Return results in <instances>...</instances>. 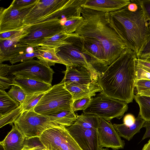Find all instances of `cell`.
I'll return each instance as SVG.
<instances>
[{
	"label": "cell",
	"instance_id": "4dcf8cb0",
	"mask_svg": "<svg viewBox=\"0 0 150 150\" xmlns=\"http://www.w3.org/2000/svg\"><path fill=\"white\" fill-rule=\"evenodd\" d=\"M40 55V54L37 48L35 50L30 52H25L21 54L9 61L10 63L13 64L16 63L24 62L33 59L35 57Z\"/></svg>",
	"mask_w": 150,
	"mask_h": 150
},
{
	"label": "cell",
	"instance_id": "30bf717a",
	"mask_svg": "<svg viewBox=\"0 0 150 150\" xmlns=\"http://www.w3.org/2000/svg\"><path fill=\"white\" fill-rule=\"evenodd\" d=\"M38 0L25 8H17L12 5L7 8H0V33L20 30L26 26L23 24L25 17L35 6Z\"/></svg>",
	"mask_w": 150,
	"mask_h": 150
},
{
	"label": "cell",
	"instance_id": "f907efd6",
	"mask_svg": "<svg viewBox=\"0 0 150 150\" xmlns=\"http://www.w3.org/2000/svg\"><path fill=\"white\" fill-rule=\"evenodd\" d=\"M22 150H30L24 149H23Z\"/></svg>",
	"mask_w": 150,
	"mask_h": 150
},
{
	"label": "cell",
	"instance_id": "f35d334b",
	"mask_svg": "<svg viewBox=\"0 0 150 150\" xmlns=\"http://www.w3.org/2000/svg\"><path fill=\"white\" fill-rule=\"evenodd\" d=\"M135 86L137 92L142 90L150 89V80H136Z\"/></svg>",
	"mask_w": 150,
	"mask_h": 150
},
{
	"label": "cell",
	"instance_id": "ba28073f",
	"mask_svg": "<svg viewBox=\"0 0 150 150\" xmlns=\"http://www.w3.org/2000/svg\"><path fill=\"white\" fill-rule=\"evenodd\" d=\"M54 73V71L50 67L44 65L38 60L32 59L10 66L8 75L52 84Z\"/></svg>",
	"mask_w": 150,
	"mask_h": 150
},
{
	"label": "cell",
	"instance_id": "603a6c76",
	"mask_svg": "<svg viewBox=\"0 0 150 150\" xmlns=\"http://www.w3.org/2000/svg\"><path fill=\"white\" fill-rule=\"evenodd\" d=\"M19 102L12 98L4 90H0V116L18 107Z\"/></svg>",
	"mask_w": 150,
	"mask_h": 150
},
{
	"label": "cell",
	"instance_id": "5b68a950",
	"mask_svg": "<svg viewBox=\"0 0 150 150\" xmlns=\"http://www.w3.org/2000/svg\"><path fill=\"white\" fill-rule=\"evenodd\" d=\"M73 103L72 96L62 80L45 93L34 110L43 115L56 114L64 111L73 110Z\"/></svg>",
	"mask_w": 150,
	"mask_h": 150
},
{
	"label": "cell",
	"instance_id": "bcb514c9",
	"mask_svg": "<svg viewBox=\"0 0 150 150\" xmlns=\"http://www.w3.org/2000/svg\"><path fill=\"white\" fill-rule=\"evenodd\" d=\"M142 150H150V139L148 142L144 145Z\"/></svg>",
	"mask_w": 150,
	"mask_h": 150
},
{
	"label": "cell",
	"instance_id": "ffe728a7",
	"mask_svg": "<svg viewBox=\"0 0 150 150\" xmlns=\"http://www.w3.org/2000/svg\"><path fill=\"white\" fill-rule=\"evenodd\" d=\"M145 122L138 114L136 118L135 123L132 126H128L124 123L120 124L115 123L113 125L119 136L129 141L135 134L140 132V129L143 127Z\"/></svg>",
	"mask_w": 150,
	"mask_h": 150
},
{
	"label": "cell",
	"instance_id": "4316f807",
	"mask_svg": "<svg viewBox=\"0 0 150 150\" xmlns=\"http://www.w3.org/2000/svg\"><path fill=\"white\" fill-rule=\"evenodd\" d=\"M82 39L84 47L97 59L107 67L108 66L105 62V54L101 47L94 41L85 40L82 38Z\"/></svg>",
	"mask_w": 150,
	"mask_h": 150
},
{
	"label": "cell",
	"instance_id": "836d02e7",
	"mask_svg": "<svg viewBox=\"0 0 150 150\" xmlns=\"http://www.w3.org/2000/svg\"><path fill=\"white\" fill-rule=\"evenodd\" d=\"M150 55V35L139 52L136 54L137 59H143Z\"/></svg>",
	"mask_w": 150,
	"mask_h": 150
},
{
	"label": "cell",
	"instance_id": "52a82bcc",
	"mask_svg": "<svg viewBox=\"0 0 150 150\" xmlns=\"http://www.w3.org/2000/svg\"><path fill=\"white\" fill-rule=\"evenodd\" d=\"M14 123L27 137H40L48 129L63 126L54 121L49 116L38 114L34 110L22 112Z\"/></svg>",
	"mask_w": 150,
	"mask_h": 150
},
{
	"label": "cell",
	"instance_id": "cb8c5ba5",
	"mask_svg": "<svg viewBox=\"0 0 150 150\" xmlns=\"http://www.w3.org/2000/svg\"><path fill=\"white\" fill-rule=\"evenodd\" d=\"M55 122L66 128L73 125L77 120V115L74 112L64 111L56 114L48 115Z\"/></svg>",
	"mask_w": 150,
	"mask_h": 150
},
{
	"label": "cell",
	"instance_id": "9c48e42d",
	"mask_svg": "<svg viewBox=\"0 0 150 150\" xmlns=\"http://www.w3.org/2000/svg\"><path fill=\"white\" fill-rule=\"evenodd\" d=\"M29 30L21 41L30 47L36 48L45 39L64 30L60 20L56 19L30 25Z\"/></svg>",
	"mask_w": 150,
	"mask_h": 150
},
{
	"label": "cell",
	"instance_id": "3957f363",
	"mask_svg": "<svg viewBox=\"0 0 150 150\" xmlns=\"http://www.w3.org/2000/svg\"><path fill=\"white\" fill-rule=\"evenodd\" d=\"M108 15L128 47L137 54L150 35V27L139 0H130L128 5Z\"/></svg>",
	"mask_w": 150,
	"mask_h": 150
},
{
	"label": "cell",
	"instance_id": "f546056e",
	"mask_svg": "<svg viewBox=\"0 0 150 150\" xmlns=\"http://www.w3.org/2000/svg\"><path fill=\"white\" fill-rule=\"evenodd\" d=\"M24 149L30 150H47L42 142L40 137H25L23 148Z\"/></svg>",
	"mask_w": 150,
	"mask_h": 150
},
{
	"label": "cell",
	"instance_id": "d590c367",
	"mask_svg": "<svg viewBox=\"0 0 150 150\" xmlns=\"http://www.w3.org/2000/svg\"><path fill=\"white\" fill-rule=\"evenodd\" d=\"M136 80H150V73L136 65Z\"/></svg>",
	"mask_w": 150,
	"mask_h": 150
},
{
	"label": "cell",
	"instance_id": "60d3db41",
	"mask_svg": "<svg viewBox=\"0 0 150 150\" xmlns=\"http://www.w3.org/2000/svg\"><path fill=\"white\" fill-rule=\"evenodd\" d=\"M23 29L0 33V40L8 39L13 38L20 32Z\"/></svg>",
	"mask_w": 150,
	"mask_h": 150
},
{
	"label": "cell",
	"instance_id": "f6af8a7d",
	"mask_svg": "<svg viewBox=\"0 0 150 150\" xmlns=\"http://www.w3.org/2000/svg\"><path fill=\"white\" fill-rule=\"evenodd\" d=\"M136 94H139L150 97V89L142 90L136 92Z\"/></svg>",
	"mask_w": 150,
	"mask_h": 150
},
{
	"label": "cell",
	"instance_id": "e575fe53",
	"mask_svg": "<svg viewBox=\"0 0 150 150\" xmlns=\"http://www.w3.org/2000/svg\"><path fill=\"white\" fill-rule=\"evenodd\" d=\"M139 1L150 27V0H139Z\"/></svg>",
	"mask_w": 150,
	"mask_h": 150
},
{
	"label": "cell",
	"instance_id": "b9f144b4",
	"mask_svg": "<svg viewBox=\"0 0 150 150\" xmlns=\"http://www.w3.org/2000/svg\"><path fill=\"white\" fill-rule=\"evenodd\" d=\"M10 66L7 64H0V77H7L10 70Z\"/></svg>",
	"mask_w": 150,
	"mask_h": 150
},
{
	"label": "cell",
	"instance_id": "1f68e13d",
	"mask_svg": "<svg viewBox=\"0 0 150 150\" xmlns=\"http://www.w3.org/2000/svg\"><path fill=\"white\" fill-rule=\"evenodd\" d=\"M8 93L13 99L19 102L20 105L23 103L26 96L23 90L16 85L12 86Z\"/></svg>",
	"mask_w": 150,
	"mask_h": 150
},
{
	"label": "cell",
	"instance_id": "f1b7e54d",
	"mask_svg": "<svg viewBox=\"0 0 150 150\" xmlns=\"http://www.w3.org/2000/svg\"><path fill=\"white\" fill-rule=\"evenodd\" d=\"M23 111L21 105L6 114L0 116V127L5 125L14 123L20 116Z\"/></svg>",
	"mask_w": 150,
	"mask_h": 150
},
{
	"label": "cell",
	"instance_id": "8d00e7d4",
	"mask_svg": "<svg viewBox=\"0 0 150 150\" xmlns=\"http://www.w3.org/2000/svg\"><path fill=\"white\" fill-rule=\"evenodd\" d=\"M38 0H14L11 4L17 8H22L30 6L36 2Z\"/></svg>",
	"mask_w": 150,
	"mask_h": 150
},
{
	"label": "cell",
	"instance_id": "277c9868",
	"mask_svg": "<svg viewBox=\"0 0 150 150\" xmlns=\"http://www.w3.org/2000/svg\"><path fill=\"white\" fill-rule=\"evenodd\" d=\"M70 44L58 48L57 54L66 66L84 67L98 77L97 66L106 68L83 46L82 38L76 34L67 38Z\"/></svg>",
	"mask_w": 150,
	"mask_h": 150
},
{
	"label": "cell",
	"instance_id": "74e56055",
	"mask_svg": "<svg viewBox=\"0 0 150 150\" xmlns=\"http://www.w3.org/2000/svg\"><path fill=\"white\" fill-rule=\"evenodd\" d=\"M13 77H0V90H4L13 86Z\"/></svg>",
	"mask_w": 150,
	"mask_h": 150
},
{
	"label": "cell",
	"instance_id": "c3c4849f",
	"mask_svg": "<svg viewBox=\"0 0 150 150\" xmlns=\"http://www.w3.org/2000/svg\"><path fill=\"white\" fill-rule=\"evenodd\" d=\"M99 150H110L107 149V148H100L99 149Z\"/></svg>",
	"mask_w": 150,
	"mask_h": 150
},
{
	"label": "cell",
	"instance_id": "8992f818",
	"mask_svg": "<svg viewBox=\"0 0 150 150\" xmlns=\"http://www.w3.org/2000/svg\"><path fill=\"white\" fill-rule=\"evenodd\" d=\"M128 109L126 102L109 97L100 92L92 98L83 113L96 115L107 121L114 118L120 119Z\"/></svg>",
	"mask_w": 150,
	"mask_h": 150
},
{
	"label": "cell",
	"instance_id": "8fae6325",
	"mask_svg": "<svg viewBox=\"0 0 150 150\" xmlns=\"http://www.w3.org/2000/svg\"><path fill=\"white\" fill-rule=\"evenodd\" d=\"M73 0H38L34 8L25 17L23 24L33 25L65 7Z\"/></svg>",
	"mask_w": 150,
	"mask_h": 150
},
{
	"label": "cell",
	"instance_id": "83f0119b",
	"mask_svg": "<svg viewBox=\"0 0 150 150\" xmlns=\"http://www.w3.org/2000/svg\"><path fill=\"white\" fill-rule=\"evenodd\" d=\"M45 92H40L31 95H26L24 102L21 105L23 109L22 112L34 110Z\"/></svg>",
	"mask_w": 150,
	"mask_h": 150
},
{
	"label": "cell",
	"instance_id": "ac0fdd59",
	"mask_svg": "<svg viewBox=\"0 0 150 150\" xmlns=\"http://www.w3.org/2000/svg\"><path fill=\"white\" fill-rule=\"evenodd\" d=\"M65 86L71 94L73 102L78 99L95 96L97 92H101L97 81L87 84L75 86L65 84Z\"/></svg>",
	"mask_w": 150,
	"mask_h": 150
},
{
	"label": "cell",
	"instance_id": "9a60e30c",
	"mask_svg": "<svg viewBox=\"0 0 150 150\" xmlns=\"http://www.w3.org/2000/svg\"><path fill=\"white\" fill-rule=\"evenodd\" d=\"M63 72L62 81L65 84L78 86L89 84L97 81L98 77L87 68L81 66L66 65Z\"/></svg>",
	"mask_w": 150,
	"mask_h": 150
},
{
	"label": "cell",
	"instance_id": "5bb4252c",
	"mask_svg": "<svg viewBox=\"0 0 150 150\" xmlns=\"http://www.w3.org/2000/svg\"><path fill=\"white\" fill-rule=\"evenodd\" d=\"M66 128L82 150H99L97 129H85L74 123Z\"/></svg>",
	"mask_w": 150,
	"mask_h": 150
},
{
	"label": "cell",
	"instance_id": "4fadbf2b",
	"mask_svg": "<svg viewBox=\"0 0 150 150\" xmlns=\"http://www.w3.org/2000/svg\"><path fill=\"white\" fill-rule=\"evenodd\" d=\"M97 132L100 149L105 147L118 150L124 148L125 141L121 139L111 122L99 117Z\"/></svg>",
	"mask_w": 150,
	"mask_h": 150
},
{
	"label": "cell",
	"instance_id": "484cf974",
	"mask_svg": "<svg viewBox=\"0 0 150 150\" xmlns=\"http://www.w3.org/2000/svg\"><path fill=\"white\" fill-rule=\"evenodd\" d=\"M134 99L139 107V114L145 121H150V97L136 94Z\"/></svg>",
	"mask_w": 150,
	"mask_h": 150
},
{
	"label": "cell",
	"instance_id": "ee69618b",
	"mask_svg": "<svg viewBox=\"0 0 150 150\" xmlns=\"http://www.w3.org/2000/svg\"><path fill=\"white\" fill-rule=\"evenodd\" d=\"M143 127H145L146 130L142 141L147 138L150 137V121H145L143 124Z\"/></svg>",
	"mask_w": 150,
	"mask_h": 150
},
{
	"label": "cell",
	"instance_id": "7402d4cb",
	"mask_svg": "<svg viewBox=\"0 0 150 150\" xmlns=\"http://www.w3.org/2000/svg\"><path fill=\"white\" fill-rule=\"evenodd\" d=\"M74 33L68 34L62 30L50 38H47L39 45V46L52 48H57L69 44L70 42L66 40L67 38L76 35Z\"/></svg>",
	"mask_w": 150,
	"mask_h": 150
},
{
	"label": "cell",
	"instance_id": "6da1fadb",
	"mask_svg": "<svg viewBox=\"0 0 150 150\" xmlns=\"http://www.w3.org/2000/svg\"><path fill=\"white\" fill-rule=\"evenodd\" d=\"M83 19L75 33L83 40L94 41L100 45L108 66L129 48L109 19L108 13L81 7Z\"/></svg>",
	"mask_w": 150,
	"mask_h": 150
},
{
	"label": "cell",
	"instance_id": "ab89813d",
	"mask_svg": "<svg viewBox=\"0 0 150 150\" xmlns=\"http://www.w3.org/2000/svg\"><path fill=\"white\" fill-rule=\"evenodd\" d=\"M136 65L150 73V61L142 59H137L136 60Z\"/></svg>",
	"mask_w": 150,
	"mask_h": 150
},
{
	"label": "cell",
	"instance_id": "7dc6e473",
	"mask_svg": "<svg viewBox=\"0 0 150 150\" xmlns=\"http://www.w3.org/2000/svg\"><path fill=\"white\" fill-rule=\"evenodd\" d=\"M142 59H143L148 61H150V55H149L147 57Z\"/></svg>",
	"mask_w": 150,
	"mask_h": 150
},
{
	"label": "cell",
	"instance_id": "44dd1931",
	"mask_svg": "<svg viewBox=\"0 0 150 150\" xmlns=\"http://www.w3.org/2000/svg\"><path fill=\"white\" fill-rule=\"evenodd\" d=\"M36 48L40 54L37 58L44 65L49 68L54 65L56 63L62 64L66 66L65 63L57 54L58 48H52L41 46Z\"/></svg>",
	"mask_w": 150,
	"mask_h": 150
},
{
	"label": "cell",
	"instance_id": "d6a6232c",
	"mask_svg": "<svg viewBox=\"0 0 150 150\" xmlns=\"http://www.w3.org/2000/svg\"><path fill=\"white\" fill-rule=\"evenodd\" d=\"M92 98L86 97L77 99L73 102L72 109L74 112L79 110H83L90 103Z\"/></svg>",
	"mask_w": 150,
	"mask_h": 150
},
{
	"label": "cell",
	"instance_id": "7bdbcfd3",
	"mask_svg": "<svg viewBox=\"0 0 150 150\" xmlns=\"http://www.w3.org/2000/svg\"><path fill=\"white\" fill-rule=\"evenodd\" d=\"M136 118L132 114H128L126 115L124 118V123L127 126H131L135 122Z\"/></svg>",
	"mask_w": 150,
	"mask_h": 150
},
{
	"label": "cell",
	"instance_id": "d4e9b609",
	"mask_svg": "<svg viewBox=\"0 0 150 150\" xmlns=\"http://www.w3.org/2000/svg\"><path fill=\"white\" fill-rule=\"evenodd\" d=\"M77 117L74 124L85 129H97L99 120L98 116L82 113L79 115H77Z\"/></svg>",
	"mask_w": 150,
	"mask_h": 150
},
{
	"label": "cell",
	"instance_id": "2e32d148",
	"mask_svg": "<svg viewBox=\"0 0 150 150\" xmlns=\"http://www.w3.org/2000/svg\"><path fill=\"white\" fill-rule=\"evenodd\" d=\"M129 0H85L81 7L98 11L110 13L120 10L128 5Z\"/></svg>",
	"mask_w": 150,
	"mask_h": 150
},
{
	"label": "cell",
	"instance_id": "d6986e66",
	"mask_svg": "<svg viewBox=\"0 0 150 150\" xmlns=\"http://www.w3.org/2000/svg\"><path fill=\"white\" fill-rule=\"evenodd\" d=\"M11 124L12 127L11 130L0 144L4 150H22L25 136L16 125Z\"/></svg>",
	"mask_w": 150,
	"mask_h": 150
},
{
	"label": "cell",
	"instance_id": "681fc988",
	"mask_svg": "<svg viewBox=\"0 0 150 150\" xmlns=\"http://www.w3.org/2000/svg\"><path fill=\"white\" fill-rule=\"evenodd\" d=\"M0 150H4L3 146L0 145Z\"/></svg>",
	"mask_w": 150,
	"mask_h": 150
},
{
	"label": "cell",
	"instance_id": "e0dca14e",
	"mask_svg": "<svg viewBox=\"0 0 150 150\" xmlns=\"http://www.w3.org/2000/svg\"><path fill=\"white\" fill-rule=\"evenodd\" d=\"M13 86L20 87L26 95L36 93L45 92L52 86V84L31 79L14 77Z\"/></svg>",
	"mask_w": 150,
	"mask_h": 150
},
{
	"label": "cell",
	"instance_id": "7c38bea8",
	"mask_svg": "<svg viewBox=\"0 0 150 150\" xmlns=\"http://www.w3.org/2000/svg\"><path fill=\"white\" fill-rule=\"evenodd\" d=\"M27 25L17 35L8 39L0 40V64L9 61L18 55L25 52L30 47L23 42L21 39L29 33V27Z\"/></svg>",
	"mask_w": 150,
	"mask_h": 150
},
{
	"label": "cell",
	"instance_id": "7a4b0ae2",
	"mask_svg": "<svg viewBox=\"0 0 150 150\" xmlns=\"http://www.w3.org/2000/svg\"><path fill=\"white\" fill-rule=\"evenodd\" d=\"M136 53L128 48L102 72L98 73L97 81L101 93L128 104L134 96Z\"/></svg>",
	"mask_w": 150,
	"mask_h": 150
}]
</instances>
